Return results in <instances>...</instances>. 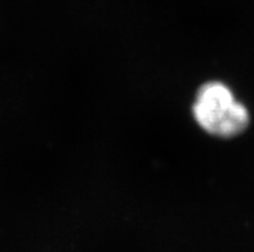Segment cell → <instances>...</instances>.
<instances>
[{
	"label": "cell",
	"mask_w": 254,
	"mask_h": 252,
	"mask_svg": "<svg viewBox=\"0 0 254 252\" xmlns=\"http://www.w3.org/2000/svg\"><path fill=\"white\" fill-rule=\"evenodd\" d=\"M195 121L208 134L219 138H232L242 134L249 125V112L236 101L226 84H204L192 105Z\"/></svg>",
	"instance_id": "6da1fadb"
}]
</instances>
